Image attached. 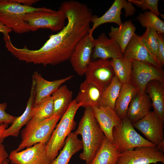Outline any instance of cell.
<instances>
[{
  "label": "cell",
  "mask_w": 164,
  "mask_h": 164,
  "mask_svg": "<svg viewBox=\"0 0 164 164\" xmlns=\"http://www.w3.org/2000/svg\"><path fill=\"white\" fill-rule=\"evenodd\" d=\"M59 9L64 13L67 23L58 33L50 35L39 49L28 50L30 63L54 65L69 60L77 43L89 32L93 15L87 5L69 0L63 2Z\"/></svg>",
  "instance_id": "obj_1"
},
{
  "label": "cell",
  "mask_w": 164,
  "mask_h": 164,
  "mask_svg": "<svg viewBox=\"0 0 164 164\" xmlns=\"http://www.w3.org/2000/svg\"><path fill=\"white\" fill-rule=\"evenodd\" d=\"M85 108L77 128L74 132L82 137L83 151L79 155L86 164H90L102 144L104 135L94 116L92 108Z\"/></svg>",
  "instance_id": "obj_2"
},
{
  "label": "cell",
  "mask_w": 164,
  "mask_h": 164,
  "mask_svg": "<svg viewBox=\"0 0 164 164\" xmlns=\"http://www.w3.org/2000/svg\"><path fill=\"white\" fill-rule=\"evenodd\" d=\"M82 103L73 100L60 121L52 133L46 145L47 155L51 162L56 157L59 150L63 145L66 138L75 128L76 123L74 117Z\"/></svg>",
  "instance_id": "obj_3"
},
{
  "label": "cell",
  "mask_w": 164,
  "mask_h": 164,
  "mask_svg": "<svg viewBox=\"0 0 164 164\" xmlns=\"http://www.w3.org/2000/svg\"><path fill=\"white\" fill-rule=\"evenodd\" d=\"M61 117L54 114L42 120L31 118L22 131L21 141L16 150L20 151L38 143L46 144Z\"/></svg>",
  "instance_id": "obj_4"
},
{
  "label": "cell",
  "mask_w": 164,
  "mask_h": 164,
  "mask_svg": "<svg viewBox=\"0 0 164 164\" xmlns=\"http://www.w3.org/2000/svg\"><path fill=\"white\" fill-rule=\"evenodd\" d=\"M44 8L24 5L13 0H0V22L15 33H26L30 31L23 20L24 16L30 12L42 10Z\"/></svg>",
  "instance_id": "obj_5"
},
{
  "label": "cell",
  "mask_w": 164,
  "mask_h": 164,
  "mask_svg": "<svg viewBox=\"0 0 164 164\" xmlns=\"http://www.w3.org/2000/svg\"><path fill=\"white\" fill-rule=\"evenodd\" d=\"M66 19L62 10L56 11L46 7L41 10L27 13L23 17L29 31L33 32L43 28L59 31L65 25Z\"/></svg>",
  "instance_id": "obj_6"
},
{
  "label": "cell",
  "mask_w": 164,
  "mask_h": 164,
  "mask_svg": "<svg viewBox=\"0 0 164 164\" xmlns=\"http://www.w3.org/2000/svg\"><path fill=\"white\" fill-rule=\"evenodd\" d=\"M122 121L121 124L114 127L112 132L113 143L121 153L138 147L156 146L140 135L126 117Z\"/></svg>",
  "instance_id": "obj_7"
},
{
  "label": "cell",
  "mask_w": 164,
  "mask_h": 164,
  "mask_svg": "<svg viewBox=\"0 0 164 164\" xmlns=\"http://www.w3.org/2000/svg\"><path fill=\"white\" fill-rule=\"evenodd\" d=\"M152 80L164 82V72L162 68L146 62L132 61L131 81L138 93H145L147 85Z\"/></svg>",
  "instance_id": "obj_8"
},
{
  "label": "cell",
  "mask_w": 164,
  "mask_h": 164,
  "mask_svg": "<svg viewBox=\"0 0 164 164\" xmlns=\"http://www.w3.org/2000/svg\"><path fill=\"white\" fill-rule=\"evenodd\" d=\"M164 163V154L156 146H142L121 153L116 164Z\"/></svg>",
  "instance_id": "obj_9"
},
{
  "label": "cell",
  "mask_w": 164,
  "mask_h": 164,
  "mask_svg": "<svg viewBox=\"0 0 164 164\" xmlns=\"http://www.w3.org/2000/svg\"><path fill=\"white\" fill-rule=\"evenodd\" d=\"M164 121L153 111L132 124L147 140L156 146L164 142Z\"/></svg>",
  "instance_id": "obj_10"
},
{
  "label": "cell",
  "mask_w": 164,
  "mask_h": 164,
  "mask_svg": "<svg viewBox=\"0 0 164 164\" xmlns=\"http://www.w3.org/2000/svg\"><path fill=\"white\" fill-rule=\"evenodd\" d=\"M94 38L88 33L77 43L69 60L74 71L79 75H84L91 62Z\"/></svg>",
  "instance_id": "obj_11"
},
{
  "label": "cell",
  "mask_w": 164,
  "mask_h": 164,
  "mask_svg": "<svg viewBox=\"0 0 164 164\" xmlns=\"http://www.w3.org/2000/svg\"><path fill=\"white\" fill-rule=\"evenodd\" d=\"M122 8L125 9L126 17L132 15L135 12V7L128 1L115 0L109 9L102 16L98 17L93 15L91 21L92 26L88 32L90 36H93L95 29L104 24L114 23L120 26L122 23L121 15Z\"/></svg>",
  "instance_id": "obj_12"
},
{
  "label": "cell",
  "mask_w": 164,
  "mask_h": 164,
  "mask_svg": "<svg viewBox=\"0 0 164 164\" xmlns=\"http://www.w3.org/2000/svg\"><path fill=\"white\" fill-rule=\"evenodd\" d=\"M84 75L85 79L93 83L103 91L115 76L110 60L101 59L91 61Z\"/></svg>",
  "instance_id": "obj_13"
},
{
  "label": "cell",
  "mask_w": 164,
  "mask_h": 164,
  "mask_svg": "<svg viewBox=\"0 0 164 164\" xmlns=\"http://www.w3.org/2000/svg\"><path fill=\"white\" fill-rule=\"evenodd\" d=\"M46 144L38 143L25 150H13L9 158L12 164H50L46 149Z\"/></svg>",
  "instance_id": "obj_14"
},
{
  "label": "cell",
  "mask_w": 164,
  "mask_h": 164,
  "mask_svg": "<svg viewBox=\"0 0 164 164\" xmlns=\"http://www.w3.org/2000/svg\"><path fill=\"white\" fill-rule=\"evenodd\" d=\"M123 56L132 62H144L162 68V66L142 42L141 36L136 34L132 37L126 46Z\"/></svg>",
  "instance_id": "obj_15"
},
{
  "label": "cell",
  "mask_w": 164,
  "mask_h": 164,
  "mask_svg": "<svg viewBox=\"0 0 164 164\" xmlns=\"http://www.w3.org/2000/svg\"><path fill=\"white\" fill-rule=\"evenodd\" d=\"M92 108L95 118L105 136L109 142L113 143V129L121 124L122 119L114 110L110 107L98 106Z\"/></svg>",
  "instance_id": "obj_16"
},
{
  "label": "cell",
  "mask_w": 164,
  "mask_h": 164,
  "mask_svg": "<svg viewBox=\"0 0 164 164\" xmlns=\"http://www.w3.org/2000/svg\"><path fill=\"white\" fill-rule=\"evenodd\" d=\"M122 56L118 44L107 37L104 33H102L97 39H94L92 55L94 59H112Z\"/></svg>",
  "instance_id": "obj_17"
},
{
  "label": "cell",
  "mask_w": 164,
  "mask_h": 164,
  "mask_svg": "<svg viewBox=\"0 0 164 164\" xmlns=\"http://www.w3.org/2000/svg\"><path fill=\"white\" fill-rule=\"evenodd\" d=\"M73 77L71 75L64 78L49 81L44 78L37 71L35 72L32 79L35 83V97L34 106L52 94L61 85L71 80Z\"/></svg>",
  "instance_id": "obj_18"
},
{
  "label": "cell",
  "mask_w": 164,
  "mask_h": 164,
  "mask_svg": "<svg viewBox=\"0 0 164 164\" xmlns=\"http://www.w3.org/2000/svg\"><path fill=\"white\" fill-rule=\"evenodd\" d=\"M103 91L93 83L85 80L80 84L79 91L75 99L82 103V107L91 108L99 106Z\"/></svg>",
  "instance_id": "obj_19"
},
{
  "label": "cell",
  "mask_w": 164,
  "mask_h": 164,
  "mask_svg": "<svg viewBox=\"0 0 164 164\" xmlns=\"http://www.w3.org/2000/svg\"><path fill=\"white\" fill-rule=\"evenodd\" d=\"M151 101L146 93L141 94L138 92L129 104L126 118L133 124L144 117L150 111Z\"/></svg>",
  "instance_id": "obj_20"
},
{
  "label": "cell",
  "mask_w": 164,
  "mask_h": 164,
  "mask_svg": "<svg viewBox=\"0 0 164 164\" xmlns=\"http://www.w3.org/2000/svg\"><path fill=\"white\" fill-rule=\"evenodd\" d=\"M35 97V83L32 79L30 96L25 110L21 116L16 117L9 128L5 129L4 132L5 138L10 136L18 137L22 127L26 125L32 118L31 112L34 105Z\"/></svg>",
  "instance_id": "obj_21"
},
{
  "label": "cell",
  "mask_w": 164,
  "mask_h": 164,
  "mask_svg": "<svg viewBox=\"0 0 164 164\" xmlns=\"http://www.w3.org/2000/svg\"><path fill=\"white\" fill-rule=\"evenodd\" d=\"M145 93L148 94L154 111L164 121V82L152 80L147 85Z\"/></svg>",
  "instance_id": "obj_22"
},
{
  "label": "cell",
  "mask_w": 164,
  "mask_h": 164,
  "mask_svg": "<svg viewBox=\"0 0 164 164\" xmlns=\"http://www.w3.org/2000/svg\"><path fill=\"white\" fill-rule=\"evenodd\" d=\"M136 28L132 20L125 21L118 27H111V31L109 33V38L115 41L120 47L122 53L135 34Z\"/></svg>",
  "instance_id": "obj_23"
},
{
  "label": "cell",
  "mask_w": 164,
  "mask_h": 164,
  "mask_svg": "<svg viewBox=\"0 0 164 164\" xmlns=\"http://www.w3.org/2000/svg\"><path fill=\"white\" fill-rule=\"evenodd\" d=\"M65 142L62 150L50 164H68L73 155L83 149L82 140L74 132L68 135Z\"/></svg>",
  "instance_id": "obj_24"
},
{
  "label": "cell",
  "mask_w": 164,
  "mask_h": 164,
  "mask_svg": "<svg viewBox=\"0 0 164 164\" xmlns=\"http://www.w3.org/2000/svg\"><path fill=\"white\" fill-rule=\"evenodd\" d=\"M138 91L131 81L123 84L116 102L114 110L122 119L126 117L129 104Z\"/></svg>",
  "instance_id": "obj_25"
},
{
  "label": "cell",
  "mask_w": 164,
  "mask_h": 164,
  "mask_svg": "<svg viewBox=\"0 0 164 164\" xmlns=\"http://www.w3.org/2000/svg\"><path fill=\"white\" fill-rule=\"evenodd\" d=\"M120 153L115 145L104 136L101 147L90 164H116Z\"/></svg>",
  "instance_id": "obj_26"
},
{
  "label": "cell",
  "mask_w": 164,
  "mask_h": 164,
  "mask_svg": "<svg viewBox=\"0 0 164 164\" xmlns=\"http://www.w3.org/2000/svg\"><path fill=\"white\" fill-rule=\"evenodd\" d=\"M73 93L65 85L60 86L51 95L53 99V115L61 116L65 113L73 101Z\"/></svg>",
  "instance_id": "obj_27"
},
{
  "label": "cell",
  "mask_w": 164,
  "mask_h": 164,
  "mask_svg": "<svg viewBox=\"0 0 164 164\" xmlns=\"http://www.w3.org/2000/svg\"><path fill=\"white\" fill-rule=\"evenodd\" d=\"M123 84L114 76L103 91L99 106H108L114 110L115 104Z\"/></svg>",
  "instance_id": "obj_28"
},
{
  "label": "cell",
  "mask_w": 164,
  "mask_h": 164,
  "mask_svg": "<svg viewBox=\"0 0 164 164\" xmlns=\"http://www.w3.org/2000/svg\"><path fill=\"white\" fill-rule=\"evenodd\" d=\"M110 61L115 76L123 84L131 80L132 62L123 56Z\"/></svg>",
  "instance_id": "obj_29"
},
{
  "label": "cell",
  "mask_w": 164,
  "mask_h": 164,
  "mask_svg": "<svg viewBox=\"0 0 164 164\" xmlns=\"http://www.w3.org/2000/svg\"><path fill=\"white\" fill-rule=\"evenodd\" d=\"M136 19L142 26L152 29L159 33H164V22L152 12L146 11L140 13Z\"/></svg>",
  "instance_id": "obj_30"
},
{
  "label": "cell",
  "mask_w": 164,
  "mask_h": 164,
  "mask_svg": "<svg viewBox=\"0 0 164 164\" xmlns=\"http://www.w3.org/2000/svg\"><path fill=\"white\" fill-rule=\"evenodd\" d=\"M53 102L51 96L43 100L33 106L31 112L32 118L42 120L53 115Z\"/></svg>",
  "instance_id": "obj_31"
},
{
  "label": "cell",
  "mask_w": 164,
  "mask_h": 164,
  "mask_svg": "<svg viewBox=\"0 0 164 164\" xmlns=\"http://www.w3.org/2000/svg\"><path fill=\"white\" fill-rule=\"evenodd\" d=\"M157 34L158 33L154 29L150 28H146L145 32L141 37L144 45L161 65L158 59V43Z\"/></svg>",
  "instance_id": "obj_32"
},
{
  "label": "cell",
  "mask_w": 164,
  "mask_h": 164,
  "mask_svg": "<svg viewBox=\"0 0 164 164\" xmlns=\"http://www.w3.org/2000/svg\"><path fill=\"white\" fill-rule=\"evenodd\" d=\"M128 1L141 8L143 11L149 10L158 16L161 15L158 9L159 0H128Z\"/></svg>",
  "instance_id": "obj_33"
},
{
  "label": "cell",
  "mask_w": 164,
  "mask_h": 164,
  "mask_svg": "<svg viewBox=\"0 0 164 164\" xmlns=\"http://www.w3.org/2000/svg\"><path fill=\"white\" fill-rule=\"evenodd\" d=\"M7 107V104L6 103H0V125L4 124L8 125L11 124L17 117L6 112Z\"/></svg>",
  "instance_id": "obj_34"
},
{
  "label": "cell",
  "mask_w": 164,
  "mask_h": 164,
  "mask_svg": "<svg viewBox=\"0 0 164 164\" xmlns=\"http://www.w3.org/2000/svg\"><path fill=\"white\" fill-rule=\"evenodd\" d=\"M157 39L158 43V59L162 67L164 65V39L163 34L158 33Z\"/></svg>",
  "instance_id": "obj_35"
},
{
  "label": "cell",
  "mask_w": 164,
  "mask_h": 164,
  "mask_svg": "<svg viewBox=\"0 0 164 164\" xmlns=\"http://www.w3.org/2000/svg\"><path fill=\"white\" fill-rule=\"evenodd\" d=\"M8 157L5 146L2 144H0V164H3L4 161Z\"/></svg>",
  "instance_id": "obj_36"
},
{
  "label": "cell",
  "mask_w": 164,
  "mask_h": 164,
  "mask_svg": "<svg viewBox=\"0 0 164 164\" xmlns=\"http://www.w3.org/2000/svg\"><path fill=\"white\" fill-rule=\"evenodd\" d=\"M13 1L21 5L29 6H32L33 4L40 1L38 0H13Z\"/></svg>",
  "instance_id": "obj_37"
},
{
  "label": "cell",
  "mask_w": 164,
  "mask_h": 164,
  "mask_svg": "<svg viewBox=\"0 0 164 164\" xmlns=\"http://www.w3.org/2000/svg\"><path fill=\"white\" fill-rule=\"evenodd\" d=\"M12 30L4 25L0 22V33L3 34V36L9 35V33L11 32Z\"/></svg>",
  "instance_id": "obj_38"
},
{
  "label": "cell",
  "mask_w": 164,
  "mask_h": 164,
  "mask_svg": "<svg viewBox=\"0 0 164 164\" xmlns=\"http://www.w3.org/2000/svg\"><path fill=\"white\" fill-rule=\"evenodd\" d=\"M8 124H4L0 125V144H2L4 139V132L5 129L7 128Z\"/></svg>",
  "instance_id": "obj_39"
},
{
  "label": "cell",
  "mask_w": 164,
  "mask_h": 164,
  "mask_svg": "<svg viewBox=\"0 0 164 164\" xmlns=\"http://www.w3.org/2000/svg\"><path fill=\"white\" fill-rule=\"evenodd\" d=\"M3 164H9V163L8 161L6 159L3 162Z\"/></svg>",
  "instance_id": "obj_40"
}]
</instances>
